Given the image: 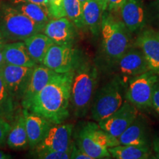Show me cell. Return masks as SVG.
I'll list each match as a JSON object with an SVG mask.
<instances>
[{
    "label": "cell",
    "mask_w": 159,
    "mask_h": 159,
    "mask_svg": "<svg viewBox=\"0 0 159 159\" xmlns=\"http://www.w3.org/2000/svg\"><path fill=\"white\" fill-rule=\"evenodd\" d=\"M48 11L51 19H58L65 17L63 0H47Z\"/></svg>",
    "instance_id": "28"
},
{
    "label": "cell",
    "mask_w": 159,
    "mask_h": 159,
    "mask_svg": "<svg viewBox=\"0 0 159 159\" xmlns=\"http://www.w3.org/2000/svg\"><path fill=\"white\" fill-rule=\"evenodd\" d=\"M19 1H25L29 2L38 4V5L43 6L48 8V1L47 0H19Z\"/></svg>",
    "instance_id": "34"
},
{
    "label": "cell",
    "mask_w": 159,
    "mask_h": 159,
    "mask_svg": "<svg viewBox=\"0 0 159 159\" xmlns=\"http://www.w3.org/2000/svg\"><path fill=\"white\" fill-rule=\"evenodd\" d=\"M112 158L116 159H148L152 152L149 145H122L108 148Z\"/></svg>",
    "instance_id": "24"
},
{
    "label": "cell",
    "mask_w": 159,
    "mask_h": 159,
    "mask_svg": "<svg viewBox=\"0 0 159 159\" xmlns=\"http://www.w3.org/2000/svg\"><path fill=\"white\" fill-rule=\"evenodd\" d=\"M156 7L157 12H158V15L159 17V0H156Z\"/></svg>",
    "instance_id": "39"
},
{
    "label": "cell",
    "mask_w": 159,
    "mask_h": 159,
    "mask_svg": "<svg viewBox=\"0 0 159 159\" xmlns=\"http://www.w3.org/2000/svg\"><path fill=\"white\" fill-rule=\"evenodd\" d=\"M5 1H8V2H14V1H19V0H5Z\"/></svg>",
    "instance_id": "42"
},
{
    "label": "cell",
    "mask_w": 159,
    "mask_h": 159,
    "mask_svg": "<svg viewBox=\"0 0 159 159\" xmlns=\"http://www.w3.org/2000/svg\"><path fill=\"white\" fill-rule=\"evenodd\" d=\"M81 56L73 45L52 43L47 51L42 64L56 73L74 70Z\"/></svg>",
    "instance_id": "9"
},
{
    "label": "cell",
    "mask_w": 159,
    "mask_h": 159,
    "mask_svg": "<svg viewBox=\"0 0 159 159\" xmlns=\"http://www.w3.org/2000/svg\"><path fill=\"white\" fill-rule=\"evenodd\" d=\"M12 158V156L11 154L5 152L2 150H0V159H11Z\"/></svg>",
    "instance_id": "35"
},
{
    "label": "cell",
    "mask_w": 159,
    "mask_h": 159,
    "mask_svg": "<svg viewBox=\"0 0 159 159\" xmlns=\"http://www.w3.org/2000/svg\"><path fill=\"white\" fill-rule=\"evenodd\" d=\"M138 116V108L125 100L122 106L114 114L98 122L101 128L115 138L119 136Z\"/></svg>",
    "instance_id": "12"
},
{
    "label": "cell",
    "mask_w": 159,
    "mask_h": 159,
    "mask_svg": "<svg viewBox=\"0 0 159 159\" xmlns=\"http://www.w3.org/2000/svg\"><path fill=\"white\" fill-rule=\"evenodd\" d=\"M119 144L118 139L101 128L97 122L85 123L77 137V146L92 159L111 158L108 148Z\"/></svg>",
    "instance_id": "5"
},
{
    "label": "cell",
    "mask_w": 159,
    "mask_h": 159,
    "mask_svg": "<svg viewBox=\"0 0 159 159\" xmlns=\"http://www.w3.org/2000/svg\"><path fill=\"white\" fill-rule=\"evenodd\" d=\"M4 45H5V44H4ZM2 49H3V46H2V47H0V69H1L2 66L5 63V59H4Z\"/></svg>",
    "instance_id": "36"
},
{
    "label": "cell",
    "mask_w": 159,
    "mask_h": 159,
    "mask_svg": "<svg viewBox=\"0 0 159 159\" xmlns=\"http://www.w3.org/2000/svg\"><path fill=\"white\" fill-rule=\"evenodd\" d=\"M98 82V70L94 63L81 56L75 69L71 89L70 106L77 118L86 116Z\"/></svg>",
    "instance_id": "2"
},
{
    "label": "cell",
    "mask_w": 159,
    "mask_h": 159,
    "mask_svg": "<svg viewBox=\"0 0 159 159\" xmlns=\"http://www.w3.org/2000/svg\"><path fill=\"white\" fill-rule=\"evenodd\" d=\"M57 73L47 68L43 64H37L33 69L30 80L21 102L23 108L27 109L33 99L39 94L51 79Z\"/></svg>",
    "instance_id": "16"
},
{
    "label": "cell",
    "mask_w": 159,
    "mask_h": 159,
    "mask_svg": "<svg viewBox=\"0 0 159 159\" xmlns=\"http://www.w3.org/2000/svg\"><path fill=\"white\" fill-rule=\"evenodd\" d=\"M43 28L15 8L10 2L0 0V32L7 43L25 41L32 35L43 33Z\"/></svg>",
    "instance_id": "4"
},
{
    "label": "cell",
    "mask_w": 159,
    "mask_h": 159,
    "mask_svg": "<svg viewBox=\"0 0 159 159\" xmlns=\"http://www.w3.org/2000/svg\"><path fill=\"white\" fill-rule=\"evenodd\" d=\"M85 1H86V0H80V2L81 4H82V5L85 2Z\"/></svg>",
    "instance_id": "41"
},
{
    "label": "cell",
    "mask_w": 159,
    "mask_h": 159,
    "mask_svg": "<svg viewBox=\"0 0 159 159\" xmlns=\"http://www.w3.org/2000/svg\"><path fill=\"white\" fill-rule=\"evenodd\" d=\"M14 99L9 93L2 77L0 74V110L3 113L5 118L9 121L13 119L14 114Z\"/></svg>",
    "instance_id": "26"
},
{
    "label": "cell",
    "mask_w": 159,
    "mask_h": 159,
    "mask_svg": "<svg viewBox=\"0 0 159 159\" xmlns=\"http://www.w3.org/2000/svg\"><path fill=\"white\" fill-rule=\"evenodd\" d=\"M71 159H92L86 152L80 149L76 144H74L71 152Z\"/></svg>",
    "instance_id": "30"
},
{
    "label": "cell",
    "mask_w": 159,
    "mask_h": 159,
    "mask_svg": "<svg viewBox=\"0 0 159 159\" xmlns=\"http://www.w3.org/2000/svg\"><path fill=\"white\" fill-rule=\"evenodd\" d=\"M130 33L122 20L116 19L111 12H103L100 30L102 51L109 65L113 66L132 47Z\"/></svg>",
    "instance_id": "3"
},
{
    "label": "cell",
    "mask_w": 159,
    "mask_h": 159,
    "mask_svg": "<svg viewBox=\"0 0 159 159\" xmlns=\"http://www.w3.org/2000/svg\"><path fill=\"white\" fill-rule=\"evenodd\" d=\"M71 151L58 152L49 150H37L33 149L32 156L35 158L39 159H69L71 158Z\"/></svg>",
    "instance_id": "27"
},
{
    "label": "cell",
    "mask_w": 159,
    "mask_h": 159,
    "mask_svg": "<svg viewBox=\"0 0 159 159\" xmlns=\"http://www.w3.org/2000/svg\"><path fill=\"white\" fill-rule=\"evenodd\" d=\"M8 121L7 119L0 116V148L5 145L7 135L11 130V125Z\"/></svg>",
    "instance_id": "29"
},
{
    "label": "cell",
    "mask_w": 159,
    "mask_h": 159,
    "mask_svg": "<svg viewBox=\"0 0 159 159\" xmlns=\"http://www.w3.org/2000/svg\"><path fill=\"white\" fill-rule=\"evenodd\" d=\"M152 108L159 116V81L155 85L152 97Z\"/></svg>",
    "instance_id": "31"
},
{
    "label": "cell",
    "mask_w": 159,
    "mask_h": 159,
    "mask_svg": "<svg viewBox=\"0 0 159 159\" xmlns=\"http://www.w3.org/2000/svg\"><path fill=\"white\" fill-rule=\"evenodd\" d=\"M122 145H149L148 128L145 121L140 116L131 123L118 138Z\"/></svg>",
    "instance_id": "19"
},
{
    "label": "cell",
    "mask_w": 159,
    "mask_h": 159,
    "mask_svg": "<svg viewBox=\"0 0 159 159\" xmlns=\"http://www.w3.org/2000/svg\"><path fill=\"white\" fill-rule=\"evenodd\" d=\"M33 69L5 63L0 69V74L9 93L14 100L21 101L28 86Z\"/></svg>",
    "instance_id": "10"
},
{
    "label": "cell",
    "mask_w": 159,
    "mask_h": 159,
    "mask_svg": "<svg viewBox=\"0 0 159 159\" xmlns=\"http://www.w3.org/2000/svg\"><path fill=\"white\" fill-rule=\"evenodd\" d=\"M159 75L149 70L130 80L125 88V99L138 109L152 108V97Z\"/></svg>",
    "instance_id": "7"
},
{
    "label": "cell",
    "mask_w": 159,
    "mask_h": 159,
    "mask_svg": "<svg viewBox=\"0 0 159 159\" xmlns=\"http://www.w3.org/2000/svg\"><path fill=\"white\" fill-rule=\"evenodd\" d=\"M152 148L155 152L154 158L159 159V136L155 138L152 142Z\"/></svg>",
    "instance_id": "33"
},
{
    "label": "cell",
    "mask_w": 159,
    "mask_h": 159,
    "mask_svg": "<svg viewBox=\"0 0 159 159\" xmlns=\"http://www.w3.org/2000/svg\"><path fill=\"white\" fill-rule=\"evenodd\" d=\"M0 116H1V117H4V118H5V116H4L3 113L2 112L1 110H0Z\"/></svg>",
    "instance_id": "40"
},
{
    "label": "cell",
    "mask_w": 159,
    "mask_h": 159,
    "mask_svg": "<svg viewBox=\"0 0 159 159\" xmlns=\"http://www.w3.org/2000/svg\"><path fill=\"white\" fill-rule=\"evenodd\" d=\"M75 69L57 73L30 103L29 111L53 124H61L69 116L71 89Z\"/></svg>",
    "instance_id": "1"
},
{
    "label": "cell",
    "mask_w": 159,
    "mask_h": 159,
    "mask_svg": "<svg viewBox=\"0 0 159 159\" xmlns=\"http://www.w3.org/2000/svg\"><path fill=\"white\" fill-rule=\"evenodd\" d=\"M23 114L25 118L29 147L33 149L42 142L54 124L41 115L31 112L28 109L24 108Z\"/></svg>",
    "instance_id": "15"
},
{
    "label": "cell",
    "mask_w": 159,
    "mask_h": 159,
    "mask_svg": "<svg viewBox=\"0 0 159 159\" xmlns=\"http://www.w3.org/2000/svg\"><path fill=\"white\" fill-rule=\"evenodd\" d=\"M6 43L7 42H6L5 39H4V36L2 35V34L1 32H0V47H2V46H4V44Z\"/></svg>",
    "instance_id": "38"
},
{
    "label": "cell",
    "mask_w": 159,
    "mask_h": 159,
    "mask_svg": "<svg viewBox=\"0 0 159 159\" xmlns=\"http://www.w3.org/2000/svg\"><path fill=\"white\" fill-rule=\"evenodd\" d=\"M125 0H107V11L116 12L120 10Z\"/></svg>",
    "instance_id": "32"
},
{
    "label": "cell",
    "mask_w": 159,
    "mask_h": 159,
    "mask_svg": "<svg viewBox=\"0 0 159 159\" xmlns=\"http://www.w3.org/2000/svg\"><path fill=\"white\" fill-rule=\"evenodd\" d=\"M6 144L11 149L16 150H24L29 147L23 111L21 114L16 116L14 122L11 125V130L7 135Z\"/></svg>",
    "instance_id": "21"
},
{
    "label": "cell",
    "mask_w": 159,
    "mask_h": 159,
    "mask_svg": "<svg viewBox=\"0 0 159 159\" xmlns=\"http://www.w3.org/2000/svg\"><path fill=\"white\" fill-rule=\"evenodd\" d=\"M125 101V87L114 76L95 91L91 105V116L99 122L114 114Z\"/></svg>",
    "instance_id": "6"
},
{
    "label": "cell",
    "mask_w": 159,
    "mask_h": 159,
    "mask_svg": "<svg viewBox=\"0 0 159 159\" xmlns=\"http://www.w3.org/2000/svg\"><path fill=\"white\" fill-rule=\"evenodd\" d=\"M65 16L70 20L77 29L85 27L83 19V5L80 0H63Z\"/></svg>",
    "instance_id": "25"
},
{
    "label": "cell",
    "mask_w": 159,
    "mask_h": 159,
    "mask_svg": "<svg viewBox=\"0 0 159 159\" xmlns=\"http://www.w3.org/2000/svg\"><path fill=\"white\" fill-rule=\"evenodd\" d=\"M24 41L30 56L36 64H42L47 51L54 43L48 36L41 33L32 35Z\"/></svg>",
    "instance_id": "22"
},
{
    "label": "cell",
    "mask_w": 159,
    "mask_h": 159,
    "mask_svg": "<svg viewBox=\"0 0 159 159\" xmlns=\"http://www.w3.org/2000/svg\"><path fill=\"white\" fill-rule=\"evenodd\" d=\"M73 129L74 125L71 123L54 124L42 142L33 149L58 152L71 151L75 144L72 142Z\"/></svg>",
    "instance_id": "11"
},
{
    "label": "cell",
    "mask_w": 159,
    "mask_h": 159,
    "mask_svg": "<svg viewBox=\"0 0 159 159\" xmlns=\"http://www.w3.org/2000/svg\"><path fill=\"white\" fill-rule=\"evenodd\" d=\"M2 50L5 63L31 68L37 65L30 56L24 41L6 43Z\"/></svg>",
    "instance_id": "18"
},
{
    "label": "cell",
    "mask_w": 159,
    "mask_h": 159,
    "mask_svg": "<svg viewBox=\"0 0 159 159\" xmlns=\"http://www.w3.org/2000/svg\"><path fill=\"white\" fill-rule=\"evenodd\" d=\"M97 1L102 6L103 11H107V0H97Z\"/></svg>",
    "instance_id": "37"
},
{
    "label": "cell",
    "mask_w": 159,
    "mask_h": 159,
    "mask_svg": "<svg viewBox=\"0 0 159 159\" xmlns=\"http://www.w3.org/2000/svg\"><path fill=\"white\" fill-rule=\"evenodd\" d=\"M135 44L144 55L150 70L159 75V33L152 29L144 30Z\"/></svg>",
    "instance_id": "13"
},
{
    "label": "cell",
    "mask_w": 159,
    "mask_h": 159,
    "mask_svg": "<svg viewBox=\"0 0 159 159\" xmlns=\"http://www.w3.org/2000/svg\"><path fill=\"white\" fill-rule=\"evenodd\" d=\"M103 11L97 0H86L83 5V19L85 27H87L94 36H98L101 30Z\"/></svg>",
    "instance_id": "20"
},
{
    "label": "cell",
    "mask_w": 159,
    "mask_h": 159,
    "mask_svg": "<svg viewBox=\"0 0 159 159\" xmlns=\"http://www.w3.org/2000/svg\"><path fill=\"white\" fill-rule=\"evenodd\" d=\"M77 27L66 17L51 19L45 25L43 33L55 43L73 45L77 35Z\"/></svg>",
    "instance_id": "14"
},
{
    "label": "cell",
    "mask_w": 159,
    "mask_h": 159,
    "mask_svg": "<svg viewBox=\"0 0 159 159\" xmlns=\"http://www.w3.org/2000/svg\"><path fill=\"white\" fill-rule=\"evenodd\" d=\"M122 21L131 33L145 25V12L142 0H125L120 10Z\"/></svg>",
    "instance_id": "17"
},
{
    "label": "cell",
    "mask_w": 159,
    "mask_h": 159,
    "mask_svg": "<svg viewBox=\"0 0 159 159\" xmlns=\"http://www.w3.org/2000/svg\"><path fill=\"white\" fill-rule=\"evenodd\" d=\"M122 85L126 86L133 79L150 70L148 62L142 52L138 47H131L113 66Z\"/></svg>",
    "instance_id": "8"
},
{
    "label": "cell",
    "mask_w": 159,
    "mask_h": 159,
    "mask_svg": "<svg viewBox=\"0 0 159 159\" xmlns=\"http://www.w3.org/2000/svg\"><path fill=\"white\" fill-rule=\"evenodd\" d=\"M10 2L15 8L28 17L33 22L43 27H45L51 19L48 8L43 6L25 1H14Z\"/></svg>",
    "instance_id": "23"
}]
</instances>
